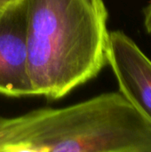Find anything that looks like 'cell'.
<instances>
[{
  "mask_svg": "<svg viewBox=\"0 0 151 152\" xmlns=\"http://www.w3.org/2000/svg\"><path fill=\"white\" fill-rule=\"evenodd\" d=\"M103 0H27L28 76L34 96L58 100L108 64Z\"/></svg>",
  "mask_w": 151,
  "mask_h": 152,
  "instance_id": "1",
  "label": "cell"
},
{
  "mask_svg": "<svg viewBox=\"0 0 151 152\" xmlns=\"http://www.w3.org/2000/svg\"><path fill=\"white\" fill-rule=\"evenodd\" d=\"M151 152V126L118 92L0 116V152Z\"/></svg>",
  "mask_w": 151,
  "mask_h": 152,
  "instance_id": "2",
  "label": "cell"
},
{
  "mask_svg": "<svg viewBox=\"0 0 151 152\" xmlns=\"http://www.w3.org/2000/svg\"><path fill=\"white\" fill-rule=\"evenodd\" d=\"M0 94L34 96L28 76L27 0L0 8Z\"/></svg>",
  "mask_w": 151,
  "mask_h": 152,
  "instance_id": "3",
  "label": "cell"
},
{
  "mask_svg": "<svg viewBox=\"0 0 151 152\" xmlns=\"http://www.w3.org/2000/svg\"><path fill=\"white\" fill-rule=\"evenodd\" d=\"M107 58L119 92L151 126V61L120 30L109 32Z\"/></svg>",
  "mask_w": 151,
  "mask_h": 152,
  "instance_id": "4",
  "label": "cell"
},
{
  "mask_svg": "<svg viewBox=\"0 0 151 152\" xmlns=\"http://www.w3.org/2000/svg\"><path fill=\"white\" fill-rule=\"evenodd\" d=\"M144 26L146 30L151 33V1L144 9Z\"/></svg>",
  "mask_w": 151,
  "mask_h": 152,
  "instance_id": "5",
  "label": "cell"
},
{
  "mask_svg": "<svg viewBox=\"0 0 151 152\" xmlns=\"http://www.w3.org/2000/svg\"><path fill=\"white\" fill-rule=\"evenodd\" d=\"M16 1H18V0H0V8L7 6L8 4L13 3V2H16Z\"/></svg>",
  "mask_w": 151,
  "mask_h": 152,
  "instance_id": "6",
  "label": "cell"
}]
</instances>
